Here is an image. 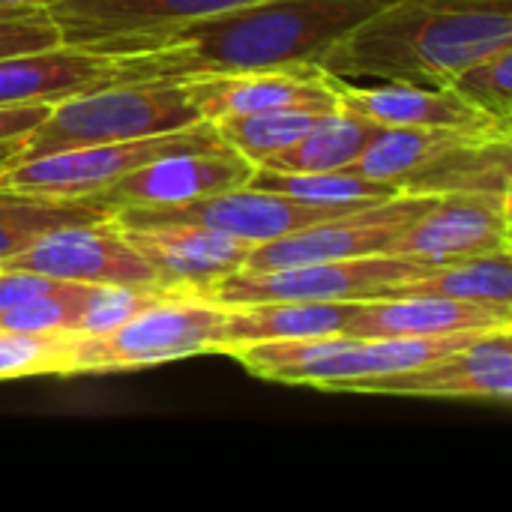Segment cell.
I'll use <instances>...</instances> for the list:
<instances>
[{"mask_svg": "<svg viewBox=\"0 0 512 512\" xmlns=\"http://www.w3.org/2000/svg\"><path fill=\"white\" fill-rule=\"evenodd\" d=\"M512 45V0H390L321 63L354 84L447 87L474 60Z\"/></svg>", "mask_w": 512, "mask_h": 512, "instance_id": "obj_2", "label": "cell"}, {"mask_svg": "<svg viewBox=\"0 0 512 512\" xmlns=\"http://www.w3.org/2000/svg\"><path fill=\"white\" fill-rule=\"evenodd\" d=\"M512 327V312L435 297V294H411V297H375L360 300L345 333L348 336H447L468 330H495Z\"/></svg>", "mask_w": 512, "mask_h": 512, "instance_id": "obj_17", "label": "cell"}, {"mask_svg": "<svg viewBox=\"0 0 512 512\" xmlns=\"http://www.w3.org/2000/svg\"><path fill=\"white\" fill-rule=\"evenodd\" d=\"M192 123H201V114L183 81H111L54 102L24 144L0 159L12 162L66 147L132 141Z\"/></svg>", "mask_w": 512, "mask_h": 512, "instance_id": "obj_3", "label": "cell"}, {"mask_svg": "<svg viewBox=\"0 0 512 512\" xmlns=\"http://www.w3.org/2000/svg\"><path fill=\"white\" fill-rule=\"evenodd\" d=\"M438 195H414L399 192L384 201H372L366 207L330 216L324 222H315L309 228H300L294 234H285L279 240L252 246L243 270L264 273L279 267H297V264H318V261H345V258H363V255H384L387 243L411 222L417 219Z\"/></svg>", "mask_w": 512, "mask_h": 512, "instance_id": "obj_8", "label": "cell"}, {"mask_svg": "<svg viewBox=\"0 0 512 512\" xmlns=\"http://www.w3.org/2000/svg\"><path fill=\"white\" fill-rule=\"evenodd\" d=\"M411 294L453 297V300H468V303L512 312L510 252H495V255H480V258L432 267L423 276L393 285L384 297H411Z\"/></svg>", "mask_w": 512, "mask_h": 512, "instance_id": "obj_24", "label": "cell"}, {"mask_svg": "<svg viewBox=\"0 0 512 512\" xmlns=\"http://www.w3.org/2000/svg\"><path fill=\"white\" fill-rule=\"evenodd\" d=\"M177 288L165 285H90L84 300V312L75 333H105L117 324L129 321L141 309L153 306L156 300L168 297Z\"/></svg>", "mask_w": 512, "mask_h": 512, "instance_id": "obj_30", "label": "cell"}, {"mask_svg": "<svg viewBox=\"0 0 512 512\" xmlns=\"http://www.w3.org/2000/svg\"><path fill=\"white\" fill-rule=\"evenodd\" d=\"M345 393L417 396V399H477L510 405L512 327L486 330L471 345L456 348L426 366L351 384Z\"/></svg>", "mask_w": 512, "mask_h": 512, "instance_id": "obj_10", "label": "cell"}, {"mask_svg": "<svg viewBox=\"0 0 512 512\" xmlns=\"http://www.w3.org/2000/svg\"><path fill=\"white\" fill-rule=\"evenodd\" d=\"M372 201L357 204H306L279 192L255 189V186H237L216 195H204L186 204L171 207H126L117 210L111 219L117 225H162V222H192L219 234H228L234 240H243L249 246H261L270 240H279L285 234H294L300 228H309L315 222H324L330 216L366 207Z\"/></svg>", "mask_w": 512, "mask_h": 512, "instance_id": "obj_7", "label": "cell"}, {"mask_svg": "<svg viewBox=\"0 0 512 512\" xmlns=\"http://www.w3.org/2000/svg\"><path fill=\"white\" fill-rule=\"evenodd\" d=\"M69 333H21L0 330V381L63 375Z\"/></svg>", "mask_w": 512, "mask_h": 512, "instance_id": "obj_29", "label": "cell"}, {"mask_svg": "<svg viewBox=\"0 0 512 512\" xmlns=\"http://www.w3.org/2000/svg\"><path fill=\"white\" fill-rule=\"evenodd\" d=\"M225 306L177 288L105 333H69L63 375L135 372L222 351Z\"/></svg>", "mask_w": 512, "mask_h": 512, "instance_id": "obj_4", "label": "cell"}, {"mask_svg": "<svg viewBox=\"0 0 512 512\" xmlns=\"http://www.w3.org/2000/svg\"><path fill=\"white\" fill-rule=\"evenodd\" d=\"M129 246L150 264L153 276L165 288L204 291L213 282L243 270L249 243L228 234L192 225V222H162V225H117Z\"/></svg>", "mask_w": 512, "mask_h": 512, "instance_id": "obj_15", "label": "cell"}, {"mask_svg": "<svg viewBox=\"0 0 512 512\" xmlns=\"http://www.w3.org/2000/svg\"><path fill=\"white\" fill-rule=\"evenodd\" d=\"M222 144L213 123L201 120L186 129L132 138V141H111V144H87V147H66L30 159H0V186L21 189V192H42V195H63V198H93L96 192L108 189L120 177L132 174L135 168L183 150H201Z\"/></svg>", "mask_w": 512, "mask_h": 512, "instance_id": "obj_5", "label": "cell"}, {"mask_svg": "<svg viewBox=\"0 0 512 512\" xmlns=\"http://www.w3.org/2000/svg\"><path fill=\"white\" fill-rule=\"evenodd\" d=\"M357 303H291V300H273V303L225 306L222 351L219 354H228L234 348L255 345V342L315 339V336L345 333Z\"/></svg>", "mask_w": 512, "mask_h": 512, "instance_id": "obj_19", "label": "cell"}, {"mask_svg": "<svg viewBox=\"0 0 512 512\" xmlns=\"http://www.w3.org/2000/svg\"><path fill=\"white\" fill-rule=\"evenodd\" d=\"M54 0H0V9H12V12H36V9H48Z\"/></svg>", "mask_w": 512, "mask_h": 512, "instance_id": "obj_33", "label": "cell"}, {"mask_svg": "<svg viewBox=\"0 0 512 512\" xmlns=\"http://www.w3.org/2000/svg\"><path fill=\"white\" fill-rule=\"evenodd\" d=\"M512 45H504L471 66H465L447 87H453L465 102L486 111L489 117L512 123Z\"/></svg>", "mask_w": 512, "mask_h": 512, "instance_id": "obj_27", "label": "cell"}, {"mask_svg": "<svg viewBox=\"0 0 512 512\" xmlns=\"http://www.w3.org/2000/svg\"><path fill=\"white\" fill-rule=\"evenodd\" d=\"M39 12V9H36ZM12 15H27V12H12V9H0V18H12Z\"/></svg>", "mask_w": 512, "mask_h": 512, "instance_id": "obj_34", "label": "cell"}, {"mask_svg": "<svg viewBox=\"0 0 512 512\" xmlns=\"http://www.w3.org/2000/svg\"><path fill=\"white\" fill-rule=\"evenodd\" d=\"M102 219H111V213L90 198H63L0 186V261L18 255L48 231Z\"/></svg>", "mask_w": 512, "mask_h": 512, "instance_id": "obj_22", "label": "cell"}, {"mask_svg": "<svg viewBox=\"0 0 512 512\" xmlns=\"http://www.w3.org/2000/svg\"><path fill=\"white\" fill-rule=\"evenodd\" d=\"M390 0H252L189 21L159 39L105 51L114 81H186L324 57Z\"/></svg>", "mask_w": 512, "mask_h": 512, "instance_id": "obj_1", "label": "cell"}, {"mask_svg": "<svg viewBox=\"0 0 512 512\" xmlns=\"http://www.w3.org/2000/svg\"><path fill=\"white\" fill-rule=\"evenodd\" d=\"M315 111H261V114H243V117H222L216 120V132L225 147L246 156L255 168L267 162L270 156L288 150L297 144L318 120Z\"/></svg>", "mask_w": 512, "mask_h": 512, "instance_id": "obj_26", "label": "cell"}, {"mask_svg": "<svg viewBox=\"0 0 512 512\" xmlns=\"http://www.w3.org/2000/svg\"><path fill=\"white\" fill-rule=\"evenodd\" d=\"M54 102H21V105H0V156L15 153L24 138L48 117Z\"/></svg>", "mask_w": 512, "mask_h": 512, "instance_id": "obj_32", "label": "cell"}, {"mask_svg": "<svg viewBox=\"0 0 512 512\" xmlns=\"http://www.w3.org/2000/svg\"><path fill=\"white\" fill-rule=\"evenodd\" d=\"M57 42H60V33H57V27H54V21L48 18L45 9L0 18V57L51 48Z\"/></svg>", "mask_w": 512, "mask_h": 512, "instance_id": "obj_31", "label": "cell"}, {"mask_svg": "<svg viewBox=\"0 0 512 512\" xmlns=\"http://www.w3.org/2000/svg\"><path fill=\"white\" fill-rule=\"evenodd\" d=\"M339 108L354 111L378 126H414V129H459V132H512L486 111L465 102L453 87H429L408 81L354 84L333 75Z\"/></svg>", "mask_w": 512, "mask_h": 512, "instance_id": "obj_16", "label": "cell"}, {"mask_svg": "<svg viewBox=\"0 0 512 512\" xmlns=\"http://www.w3.org/2000/svg\"><path fill=\"white\" fill-rule=\"evenodd\" d=\"M426 264L405 261L396 255H363V258H345V261H318V264H297V267H279L264 273L237 270L201 294L222 303H273V300H291V303H357V300H375L384 297L393 285L423 276Z\"/></svg>", "mask_w": 512, "mask_h": 512, "instance_id": "obj_6", "label": "cell"}, {"mask_svg": "<svg viewBox=\"0 0 512 512\" xmlns=\"http://www.w3.org/2000/svg\"><path fill=\"white\" fill-rule=\"evenodd\" d=\"M384 126L345 111L333 108L324 111L315 126L288 150L270 156L258 168H273V171H339L348 168L366 147L369 141L381 132Z\"/></svg>", "mask_w": 512, "mask_h": 512, "instance_id": "obj_23", "label": "cell"}, {"mask_svg": "<svg viewBox=\"0 0 512 512\" xmlns=\"http://www.w3.org/2000/svg\"><path fill=\"white\" fill-rule=\"evenodd\" d=\"M249 186L279 192L306 204H357V201H384L399 195L396 186L360 177L348 168L339 171H273L255 168Z\"/></svg>", "mask_w": 512, "mask_h": 512, "instance_id": "obj_25", "label": "cell"}, {"mask_svg": "<svg viewBox=\"0 0 512 512\" xmlns=\"http://www.w3.org/2000/svg\"><path fill=\"white\" fill-rule=\"evenodd\" d=\"M512 135H474L417 171L402 192L453 195L483 192L512 195Z\"/></svg>", "mask_w": 512, "mask_h": 512, "instance_id": "obj_20", "label": "cell"}, {"mask_svg": "<svg viewBox=\"0 0 512 512\" xmlns=\"http://www.w3.org/2000/svg\"><path fill=\"white\" fill-rule=\"evenodd\" d=\"M201 120L243 117L261 111H333L339 108L333 75L321 66H282L228 75H201L183 81Z\"/></svg>", "mask_w": 512, "mask_h": 512, "instance_id": "obj_14", "label": "cell"}, {"mask_svg": "<svg viewBox=\"0 0 512 512\" xmlns=\"http://www.w3.org/2000/svg\"><path fill=\"white\" fill-rule=\"evenodd\" d=\"M0 270H30L81 285H159L150 264L129 246L114 219L66 225L42 234Z\"/></svg>", "mask_w": 512, "mask_h": 512, "instance_id": "obj_11", "label": "cell"}, {"mask_svg": "<svg viewBox=\"0 0 512 512\" xmlns=\"http://www.w3.org/2000/svg\"><path fill=\"white\" fill-rule=\"evenodd\" d=\"M252 171L255 165L225 144L183 150L135 168L108 189L96 192L90 201H96L111 216L126 207H171L246 186Z\"/></svg>", "mask_w": 512, "mask_h": 512, "instance_id": "obj_13", "label": "cell"}, {"mask_svg": "<svg viewBox=\"0 0 512 512\" xmlns=\"http://www.w3.org/2000/svg\"><path fill=\"white\" fill-rule=\"evenodd\" d=\"M474 135H512V132H459V129H414V126H384L369 147L348 165V171L378 180V183H390L402 192V186L423 171L426 165H432L435 159H441L444 153H450L453 147H459L462 141L474 138Z\"/></svg>", "mask_w": 512, "mask_h": 512, "instance_id": "obj_21", "label": "cell"}, {"mask_svg": "<svg viewBox=\"0 0 512 512\" xmlns=\"http://www.w3.org/2000/svg\"><path fill=\"white\" fill-rule=\"evenodd\" d=\"M243 3L252 0H54L45 12L60 42L105 54Z\"/></svg>", "mask_w": 512, "mask_h": 512, "instance_id": "obj_12", "label": "cell"}, {"mask_svg": "<svg viewBox=\"0 0 512 512\" xmlns=\"http://www.w3.org/2000/svg\"><path fill=\"white\" fill-rule=\"evenodd\" d=\"M90 294V285L66 282L63 288L51 294H39L27 303H18L6 312H0V330H21V333H75L84 300Z\"/></svg>", "mask_w": 512, "mask_h": 512, "instance_id": "obj_28", "label": "cell"}, {"mask_svg": "<svg viewBox=\"0 0 512 512\" xmlns=\"http://www.w3.org/2000/svg\"><path fill=\"white\" fill-rule=\"evenodd\" d=\"M111 81L114 63L108 54L66 42L0 57V105L60 102Z\"/></svg>", "mask_w": 512, "mask_h": 512, "instance_id": "obj_18", "label": "cell"}, {"mask_svg": "<svg viewBox=\"0 0 512 512\" xmlns=\"http://www.w3.org/2000/svg\"><path fill=\"white\" fill-rule=\"evenodd\" d=\"M512 195L453 192L438 195L384 249L426 267L456 264L512 249Z\"/></svg>", "mask_w": 512, "mask_h": 512, "instance_id": "obj_9", "label": "cell"}]
</instances>
